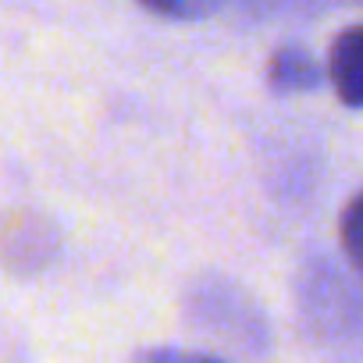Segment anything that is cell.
<instances>
[{"label":"cell","mask_w":363,"mask_h":363,"mask_svg":"<svg viewBox=\"0 0 363 363\" xmlns=\"http://www.w3.org/2000/svg\"><path fill=\"white\" fill-rule=\"evenodd\" d=\"M338 235H342V250H345L349 264H352V267L359 271V278H363V193H356V196L345 203Z\"/></svg>","instance_id":"5"},{"label":"cell","mask_w":363,"mask_h":363,"mask_svg":"<svg viewBox=\"0 0 363 363\" xmlns=\"http://www.w3.org/2000/svg\"><path fill=\"white\" fill-rule=\"evenodd\" d=\"M324 82V68L320 61L306 50V47H278L267 61V86L274 93H310Z\"/></svg>","instance_id":"4"},{"label":"cell","mask_w":363,"mask_h":363,"mask_svg":"<svg viewBox=\"0 0 363 363\" xmlns=\"http://www.w3.org/2000/svg\"><path fill=\"white\" fill-rule=\"evenodd\" d=\"M57 253V232L47 218L15 214L0 221V260L18 274L43 271Z\"/></svg>","instance_id":"2"},{"label":"cell","mask_w":363,"mask_h":363,"mask_svg":"<svg viewBox=\"0 0 363 363\" xmlns=\"http://www.w3.org/2000/svg\"><path fill=\"white\" fill-rule=\"evenodd\" d=\"M143 8H150V11H157V15H174V11H182V0H139Z\"/></svg>","instance_id":"6"},{"label":"cell","mask_w":363,"mask_h":363,"mask_svg":"<svg viewBox=\"0 0 363 363\" xmlns=\"http://www.w3.org/2000/svg\"><path fill=\"white\" fill-rule=\"evenodd\" d=\"M186 320L228 342L239 352H264L267 349V320L257 303L228 278H196L186 292Z\"/></svg>","instance_id":"1"},{"label":"cell","mask_w":363,"mask_h":363,"mask_svg":"<svg viewBox=\"0 0 363 363\" xmlns=\"http://www.w3.org/2000/svg\"><path fill=\"white\" fill-rule=\"evenodd\" d=\"M328 79L345 107H363V26H349L335 36L328 54Z\"/></svg>","instance_id":"3"}]
</instances>
